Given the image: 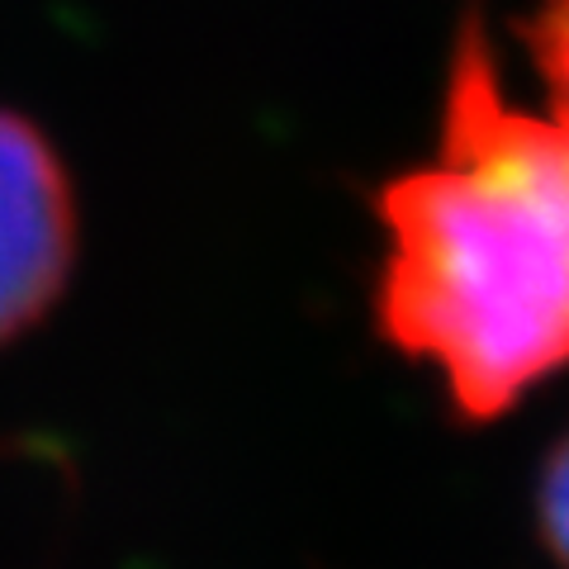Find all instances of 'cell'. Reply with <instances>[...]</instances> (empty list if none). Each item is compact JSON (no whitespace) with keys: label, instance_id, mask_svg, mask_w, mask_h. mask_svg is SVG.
<instances>
[{"label":"cell","instance_id":"obj_4","mask_svg":"<svg viewBox=\"0 0 569 569\" xmlns=\"http://www.w3.org/2000/svg\"><path fill=\"white\" fill-rule=\"evenodd\" d=\"M537 531L560 569H569V432L550 447L537 479Z\"/></svg>","mask_w":569,"mask_h":569},{"label":"cell","instance_id":"obj_1","mask_svg":"<svg viewBox=\"0 0 569 569\" xmlns=\"http://www.w3.org/2000/svg\"><path fill=\"white\" fill-rule=\"evenodd\" d=\"M389 347L437 366L460 418L489 422L569 366V119L503 96L479 20L460 24L437 162L376 194Z\"/></svg>","mask_w":569,"mask_h":569},{"label":"cell","instance_id":"obj_2","mask_svg":"<svg viewBox=\"0 0 569 569\" xmlns=\"http://www.w3.org/2000/svg\"><path fill=\"white\" fill-rule=\"evenodd\" d=\"M77 266V200L62 157L0 110V347L39 328Z\"/></svg>","mask_w":569,"mask_h":569},{"label":"cell","instance_id":"obj_3","mask_svg":"<svg viewBox=\"0 0 569 569\" xmlns=\"http://www.w3.org/2000/svg\"><path fill=\"white\" fill-rule=\"evenodd\" d=\"M527 48L556 100V114L569 119V0H541L527 24Z\"/></svg>","mask_w":569,"mask_h":569}]
</instances>
